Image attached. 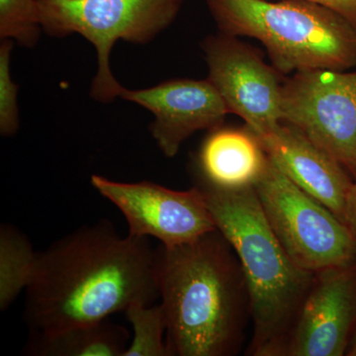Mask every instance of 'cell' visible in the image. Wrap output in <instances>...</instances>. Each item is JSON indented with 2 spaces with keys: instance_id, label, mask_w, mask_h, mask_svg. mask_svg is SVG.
<instances>
[{
  "instance_id": "13",
  "label": "cell",
  "mask_w": 356,
  "mask_h": 356,
  "mask_svg": "<svg viewBox=\"0 0 356 356\" xmlns=\"http://www.w3.org/2000/svg\"><path fill=\"white\" fill-rule=\"evenodd\" d=\"M268 156L247 128L210 131L196 158L194 177L221 189L254 187Z\"/></svg>"
},
{
  "instance_id": "21",
  "label": "cell",
  "mask_w": 356,
  "mask_h": 356,
  "mask_svg": "<svg viewBox=\"0 0 356 356\" xmlns=\"http://www.w3.org/2000/svg\"><path fill=\"white\" fill-rule=\"evenodd\" d=\"M346 355L356 356V331L355 336L353 337V341H351L350 348H348V353H346Z\"/></svg>"
},
{
  "instance_id": "1",
  "label": "cell",
  "mask_w": 356,
  "mask_h": 356,
  "mask_svg": "<svg viewBox=\"0 0 356 356\" xmlns=\"http://www.w3.org/2000/svg\"><path fill=\"white\" fill-rule=\"evenodd\" d=\"M106 221L81 227L37 254L25 321L37 334L90 324L159 298L158 250Z\"/></svg>"
},
{
  "instance_id": "18",
  "label": "cell",
  "mask_w": 356,
  "mask_h": 356,
  "mask_svg": "<svg viewBox=\"0 0 356 356\" xmlns=\"http://www.w3.org/2000/svg\"><path fill=\"white\" fill-rule=\"evenodd\" d=\"M15 42L1 40L0 44V133L13 137L19 129L18 86L11 76V53Z\"/></svg>"
},
{
  "instance_id": "9",
  "label": "cell",
  "mask_w": 356,
  "mask_h": 356,
  "mask_svg": "<svg viewBox=\"0 0 356 356\" xmlns=\"http://www.w3.org/2000/svg\"><path fill=\"white\" fill-rule=\"evenodd\" d=\"M208 77L229 113L259 133L281 122L280 72L250 44L229 35H209L201 43Z\"/></svg>"
},
{
  "instance_id": "16",
  "label": "cell",
  "mask_w": 356,
  "mask_h": 356,
  "mask_svg": "<svg viewBox=\"0 0 356 356\" xmlns=\"http://www.w3.org/2000/svg\"><path fill=\"white\" fill-rule=\"evenodd\" d=\"M134 336L124 356H170L163 307L134 304L125 311Z\"/></svg>"
},
{
  "instance_id": "4",
  "label": "cell",
  "mask_w": 356,
  "mask_h": 356,
  "mask_svg": "<svg viewBox=\"0 0 356 356\" xmlns=\"http://www.w3.org/2000/svg\"><path fill=\"white\" fill-rule=\"evenodd\" d=\"M206 2L220 32L259 40L280 74L356 67V29L327 7L304 0Z\"/></svg>"
},
{
  "instance_id": "15",
  "label": "cell",
  "mask_w": 356,
  "mask_h": 356,
  "mask_svg": "<svg viewBox=\"0 0 356 356\" xmlns=\"http://www.w3.org/2000/svg\"><path fill=\"white\" fill-rule=\"evenodd\" d=\"M37 254L27 236L9 225L0 228V309L6 311L31 281Z\"/></svg>"
},
{
  "instance_id": "20",
  "label": "cell",
  "mask_w": 356,
  "mask_h": 356,
  "mask_svg": "<svg viewBox=\"0 0 356 356\" xmlns=\"http://www.w3.org/2000/svg\"><path fill=\"white\" fill-rule=\"evenodd\" d=\"M344 224L350 228L356 236V178L353 180L348 201H346V213H344Z\"/></svg>"
},
{
  "instance_id": "7",
  "label": "cell",
  "mask_w": 356,
  "mask_h": 356,
  "mask_svg": "<svg viewBox=\"0 0 356 356\" xmlns=\"http://www.w3.org/2000/svg\"><path fill=\"white\" fill-rule=\"evenodd\" d=\"M281 122L294 126L356 178V70H304L281 86Z\"/></svg>"
},
{
  "instance_id": "10",
  "label": "cell",
  "mask_w": 356,
  "mask_h": 356,
  "mask_svg": "<svg viewBox=\"0 0 356 356\" xmlns=\"http://www.w3.org/2000/svg\"><path fill=\"white\" fill-rule=\"evenodd\" d=\"M356 331V262L318 271L282 356L346 355Z\"/></svg>"
},
{
  "instance_id": "19",
  "label": "cell",
  "mask_w": 356,
  "mask_h": 356,
  "mask_svg": "<svg viewBox=\"0 0 356 356\" xmlns=\"http://www.w3.org/2000/svg\"><path fill=\"white\" fill-rule=\"evenodd\" d=\"M332 9L343 16L356 29V0H304Z\"/></svg>"
},
{
  "instance_id": "17",
  "label": "cell",
  "mask_w": 356,
  "mask_h": 356,
  "mask_svg": "<svg viewBox=\"0 0 356 356\" xmlns=\"http://www.w3.org/2000/svg\"><path fill=\"white\" fill-rule=\"evenodd\" d=\"M43 31L37 0H0V39L24 48L38 44Z\"/></svg>"
},
{
  "instance_id": "14",
  "label": "cell",
  "mask_w": 356,
  "mask_h": 356,
  "mask_svg": "<svg viewBox=\"0 0 356 356\" xmlns=\"http://www.w3.org/2000/svg\"><path fill=\"white\" fill-rule=\"evenodd\" d=\"M125 327L108 318L51 334H37L26 353L41 356H124L129 346Z\"/></svg>"
},
{
  "instance_id": "12",
  "label": "cell",
  "mask_w": 356,
  "mask_h": 356,
  "mask_svg": "<svg viewBox=\"0 0 356 356\" xmlns=\"http://www.w3.org/2000/svg\"><path fill=\"white\" fill-rule=\"evenodd\" d=\"M252 134L281 172L344 222L346 201L355 179L337 159L298 129L283 122Z\"/></svg>"
},
{
  "instance_id": "2",
  "label": "cell",
  "mask_w": 356,
  "mask_h": 356,
  "mask_svg": "<svg viewBox=\"0 0 356 356\" xmlns=\"http://www.w3.org/2000/svg\"><path fill=\"white\" fill-rule=\"evenodd\" d=\"M170 356H229L242 346L250 301L235 250L218 229L158 250Z\"/></svg>"
},
{
  "instance_id": "8",
  "label": "cell",
  "mask_w": 356,
  "mask_h": 356,
  "mask_svg": "<svg viewBox=\"0 0 356 356\" xmlns=\"http://www.w3.org/2000/svg\"><path fill=\"white\" fill-rule=\"evenodd\" d=\"M90 182L121 211L128 222V235L154 238L170 248L193 242L217 229L195 185L189 191H177L154 182L127 184L96 175Z\"/></svg>"
},
{
  "instance_id": "6",
  "label": "cell",
  "mask_w": 356,
  "mask_h": 356,
  "mask_svg": "<svg viewBox=\"0 0 356 356\" xmlns=\"http://www.w3.org/2000/svg\"><path fill=\"white\" fill-rule=\"evenodd\" d=\"M254 189L274 235L300 268L316 273L356 262V236L350 228L269 158Z\"/></svg>"
},
{
  "instance_id": "5",
  "label": "cell",
  "mask_w": 356,
  "mask_h": 356,
  "mask_svg": "<svg viewBox=\"0 0 356 356\" xmlns=\"http://www.w3.org/2000/svg\"><path fill=\"white\" fill-rule=\"evenodd\" d=\"M43 32L54 38L81 35L92 44L97 72L90 86L102 103L120 97L124 86L110 67L118 41L147 44L177 19L185 0H37Z\"/></svg>"
},
{
  "instance_id": "11",
  "label": "cell",
  "mask_w": 356,
  "mask_h": 356,
  "mask_svg": "<svg viewBox=\"0 0 356 356\" xmlns=\"http://www.w3.org/2000/svg\"><path fill=\"white\" fill-rule=\"evenodd\" d=\"M120 98L154 115L149 132L161 153L173 158L199 131L222 127L229 110L209 79H177L153 88H123Z\"/></svg>"
},
{
  "instance_id": "3",
  "label": "cell",
  "mask_w": 356,
  "mask_h": 356,
  "mask_svg": "<svg viewBox=\"0 0 356 356\" xmlns=\"http://www.w3.org/2000/svg\"><path fill=\"white\" fill-rule=\"evenodd\" d=\"M194 185L242 266L254 325L248 355L282 356L315 273L300 268L288 257L254 187L221 189L197 177Z\"/></svg>"
}]
</instances>
